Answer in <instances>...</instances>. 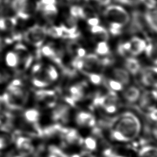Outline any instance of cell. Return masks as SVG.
Listing matches in <instances>:
<instances>
[{"label": "cell", "instance_id": "cell-20", "mask_svg": "<svg viewBox=\"0 0 157 157\" xmlns=\"http://www.w3.org/2000/svg\"><path fill=\"white\" fill-rule=\"evenodd\" d=\"M103 83L112 91H120L123 89V85L116 80L104 78Z\"/></svg>", "mask_w": 157, "mask_h": 157}, {"label": "cell", "instance_id": "cell-12", "mask_svg": "<svg viewBox=\"0 0 157 157\" xmlns=\"http://www.w3.org/2000/svg\"><path fill=\"white\" fill-rule=\"evenodd\" d=\"M145 21L152 32L155 33L157 29V16L155 9H150L144 13Z\"/></svg>", "mask_w": 157, "mask_h": 157}, {"label": "cell", "instance_id": "cell-23", "mask_svg": "<svg viewBox=\"0 0 157 157\" xmlns=\"http://www.w3.org/2000/svg\"><path fill=\"white\" fill-rule=\"evenodd\" d=\"M95 52L99 55H107L110 52L109 47L106 41H100L98 43Z\"/></svg>", "mask_w": 157, "mask_h": 157}, {"label": "cell", "instance_id": "cell-38", "mask_svg": "<svg viewBox=\"0 0 157 157\" xmlns=\"http://www.w3.org/2000/svg\"><path fill=\"white\" fill-rule=\"evenodd\" d=\"M4 76L0 74V83H1L2 81H4Z\"/></svg>", "mask_w": 157, "mask_h": 157}, {"label": "cell", "instance_id": "cell-27", "mask_svg": "<svg viewBox=\"0 0 157 157\" xmlns=\"http://www.w3.org/2000/svg\"><path fill=\"white\" fill-rule=\"evenodd\" d=\"M40 54H42L45 56L49 58L52 60L55 55V48L54 47L50 45H44L41 48Z\"/></svg>", "mask_w": 157, "mask_h": 157}, {"label": "cell", "instance_id": "cell-4", "mask_svg": "<svg viewBox=\"0 0 157 157\" xmlns=\"http://www.w3.org/2000/svg\"><path fill=\"white\" fill-rule=\"evenodd\" d=\"M156 67H147L141 71L140 80L143 85L145 86H156Z\"/></svg>", "mask_w": 157, "mask_h": 157}, {"label": "cell", "instance_id": "cell-5", "mask_svg": "<svg viewBox=\"0 0 157 157\" xmlns=\"http://www.w3.org/2000/svg\"><path fill=\"white\" fill-rule=\"evenodd\" d=\"M36 9L41 10L44 18L48 23L53 22L55 20L58 13V9L55 4L40 5L38 2L36 4Z\"/></svg>", "mask_w": 157, "mask_h": 157}, {"label": "cell", "instance_id": "cell-35", "mask_svg": "<svg viewBox=\"0 0 157 157\" xmlns=\"http://www.w3.org/2000/svg\"><path fill=\"white\" fill-rule=\"evenodd\" d=\"M39 3L40 5L55 4L56 3V0H40Z\"/></svg>", "mask_w": 157, "mask_h": 157}, {"label": "cell", "instance_id": "cell-6", "mask_svg": "<svg viewBox=\"0 0 157 157\" xmlns=\"http://www.w3.org/2000/svg\"><path fill=\"white\" fill-rule=\"evenodd\" d=\"M82 59L83 62L82 72L92 71L101 66L100 59L96 54L90 53L85 55Z\"/></svg>", "mask_w": 157, "mask_h": 157}, {"label": "cell", "instance_id": "cell-1", "mask_svg": "<svg viewBox=\"0 0 157 157\" xmlns=\"http://www.w3.org/2000/svg\"><path fill=\"white\" fill-rule=\"evenodd\" d=\"M113 121V129L120 132L126 141L136 137L140 129L138 118L131 113H126Z\"/></svg>", "mask_w": 157, "mask_h": 157}, {"label": "cell", "instance_id": "cell-13", "mask_svg": "<svg viewBox=\"0 0 157 157\" xmlns=\"http://www.w3.org/2000/svg\"><path fill=\"white\" fill-rule=\"evenodd\" d=\"M91 33L94 35V37L101 41H107L109 37L108 31L103 26L96 25L90 28Z\"/></svg>", "mask_w": 157, "mask_h": 157}, {"label": "cell", "instance_id": "cell-29", "mask_svg": "<svg viewBox=\"0 0 157 157\" xmlns=\"http://www.w3.org/2000/svg\"><path fill=\"white\" fill-rule=\"evenodd\" d=\"M84 143L86 147L90 150H94L96 148V142L92 137H87L84 140Z\"/></svg>", "mask_w": 157, "mask_h": 157}, {"label": "cell", "instance_id": "cell-26", "mask_svg": "<svg viewBox=\"0 0 157 157\" xmlns=\"http://www.w3.org/2000/svg\"><path fill=\"white\" fill-rule=\"evenodd\" d=\"M45 72L51 82L56 80L58 77V74L56 69L52 65H48L44 68Z\"/></svg>", "mask_w": 157, "mask_h": 157}, {"label": "cell", "instance_id": "cell-9", "mask_svg": "<svg viewBox=\"0 0 157 157\" xmlns=\"http://www.w3.org/2000/svg\"><path fill=\"white\" fill-rule=\"evenodd\" d=\"M130 43V54L132 56H137L140 55L144 51L146 47V42L139 37H133L129 41Z\"/></svg>", "mask_w": 157, "mask_h": 157}, {"label": "cell", "instance_id": "cell-8", "mask_svg": "<svg viewBox=\"0 0 157 157\" xmlns=\"http://www.w3.org/2000/svg\"><path fill=\"white\" fill-rule=\"evenodd\" d=\"M36 97L39 101H44L48 106L55 105L56 96L54 91L52 90H39L36 93Z\"/></svg>", "mask_w": 157, "mask_h": 157}, {"label": "cell", "instance_id": "cell-2", "mask_svg": "<svg viewBox=\"0 0 157 157\" xmlns=\"http://www.w3.org/2000/svg\"><path fill=\"white\" fill-rule=\"evenodd\" d=\"M103 15L109 24L115 23L124 27L130 21L129 13L119 5L112 4L107 6L103 11Z\"/></svg>", "mask_w": 157, "mask_h": 157}, {"label": "cell", "instance_id": "cell-41", "mask_svg": "<svg viewBox=\"0 0 157 157\" xmlns=\"http://www.w3.org/2000/svg\"><path fill=\"white\" fill-rule=\"evenodd\" d=\"M1 103H2V101H1V96H0V105H1Z\"/></svg>", "mask_w": 157, "mask_h": 157}, {"label": "cell", "instance_id": "cell-43", "mask_svg": "<svg viewBox=\"0 0 157 157\" xmlns=\"http://www.w3.org/2000/svg\"><path fill=\"white\" fill-rule=\"evenodd\" d=\"M1 0H0V2H1Z\"/></svg>", "mask_w": 157, "mask_h": 157}, {"label": "cell", "instance_id": "cell-25", "mask_svg": "<svg viewBox=\"0 0 157 157\" xmlns=\"http://www.w3.org/2000/svg\"><path fill=\"white\" fill-rule=\"evenodd\" d=\"M84 73L88 77L90 81L93 84L100 85L103 83L104 78L101 75L97 73H93L92 72H86Z\"/></svg>", "mask_w": 157, "mask_h": 157}, {"label": "cell", "instance_id": "cell-31", "mask_svg": "<svg viewBox=\"0 0 157 157\" xmlns=\"http://www.w3.org/2000/svg\"><path fill=\"white\" fill-rule=\"evenodd\" d=\"M110 136L111 138L113 140H117V141H123V142H126V140L124 137V136L118 131H115V130H112L110 132Z\"/></svg>", "mask_w": 157, "mask_h": 157}, {"label": "cell", "instance_id": "cell-39", "mask_svg": "<svg viewBox=\"0 0 157 157\" xmlns=\"http://www.w3.org/2000/svg\"><path fill=\"white\" fill-rule=\"evenodd\" d=\"M71 157H80V155H72Z\"/></svg>", "mask_w": 157, "mask_h": 157}, {"label": "cell", "instance_id": "cell-14", "mask_svg": "<svg viewBox=\"0 0 157 157\" xmlns=\"http://www.w3.org/2000/svg\"><path fill=\"white\" fill-rule=\"evenodd\" d=\"M124 65L128 72L133 75H136L140 71V64L139 61L135 58L128 56L126 58Z\"/></svg>", "mask_w": 157, "mask_h": 157}, {"label": "cell", "instance_id": "cell-37", "mask_svg": "<svg viewBox=\"0 0 157 157\" xmlns=\"http://www.w3.org/2000/svg\"><path fill=\"white\" fill-rule=\"evenodd\" d=\"M87 1H88V0H87ZM93 1L98 2L101 4H107L110 1V0H93Z\"/></svg>", "mask_w": 157, "mask_h": 157}, {"label": "cell", "instance_id": "cell-24", "mask_svg": "<svg viewBox=\"0 0 157 157\" xmlns=\"http://www.w3.org/2000/svg\"><path fill=\"white\" fill-rule=\"evenodd\" d=\"M139 156L140 157H156V148L151 146L145 147L140 150Z\"/></svg>", "mask_w": 157, "mask_h": 157}, {"label": "cell", "instance_id": "cell-30", "mask_svg": "<svg viewBox=\"0 0 157 157\" xmlns=\"http://www.w3.org/2000/svg\"><path fill=\"white\" fill-rule=\"evenodd\" d=\"M12 138L6 135H0V150L6 147L11 142Z\"/></svg>", "mask_w": 157, "mask_h": 157}, {"label": "cell", "instance_id": "cell-34", "mask_svg": "<svg viewBox=\"0 0 157 157\" xmlns=\"http://www.w3.org/2000/svg\"><path fill=\"white\" fill-rule=\"evenodd\" d=\"M104 109L107 113H113L116 111L117 107L116 105H109L104 107Z\"/></svg>", "mask_w": 157, "mask_h": 157}, {"label": "cell", "instance_id": "cell-7", "mask_svg": "<svg viewBox=\"0 0 157 157\" xmlns=\"http://www.w3.org/2000/svg\"><path fill=\"white\" fill-rule=\"evenodd\" d=\"M16 147L22 156H27L31 154L34 151V147L29 139L23 136L17 138Z\"/></svg>", "mask_w": 157, "mask_h": 157}, {"label": "cell", "instance_id": "cell-28", "mask_svg": "<svg viewBox=\"0 0 157 157\" xmlns=\"http://www.w3.org/2000/svg\"><path fill=\"white\" fill-rule=\"evenodd\" d=\"M69 13H70V15L75 18L76 19H78V18L83 19L82 6H71L69 10Z\"/></svg>", "mask_w": 157, "mask_h": 157}, {"label": "cell", "instance_id": "cell-16", "mask_svg": "<svg viewBox=\"0 0 157 157\" xmlns=\"http://www.w3.org/2000/svg\"><path fill=\"white\" fill-rule=\"evenodd\" d=\"M123 96L128 102H134L139 98L140 91L137 87L130 86L124 92Z\"/></svg>", "mask_w": 157, "mask_h": 157}, {"label": "cell", "instance_id": "cell-21", "mask_svg": "<svg viewBox=\"0 0 157 157\" xmlns=\"http://www.w3.org/2000/svg\"><path fill=\"white\" fill-rule=\"evenodd\" d=\"M80 47H81V46L78 44V42L74 40V39H72L71 40L69 41L66 44L67 52L71 56H74V58L75 57L76 53Z\"/></svg>", "mask_w": 157, "mask_h": 157}, {"label": "cell", "instance_id": "cell-32", "mask_svg": "<svg viewBox=\"0 0 157 157\" xmlns=\"http://www.w3.org/2000/svg\"><path fill=\"white\" fill-rule=\"evenodd\" d=\"M140 2H142L146 7L149 9H155L156 7V0H140Z\"/></svg>", "mask_w": 157, "mask_h": 157}, {"label": "cell", "instance_id": "cell-3", "mask_svg": "<svg viewBox=\"0 0 157 157\" xmlns=\"http://www.w3.org/2000/svg\"><path fill=\"white\" fill-rule=\"evenodd\" d=\"M47 36L46 28L39 25H35L28 28L24 33L25 40L40 51V48Z\"/></svg>", "mask_w": 157, "mask_h": 157}, {"label": "cell", "instance_id": "cell-11", "mask_svg": "<svg viewBox=\"0 0 157 157\" xmlns=\"http://www.w3.org/2000/svg\"><path fill=\"white\" fill-rule=\"evenodd\" d=\"M76 121L80 126H93L95 124L94 117L91 114L85 112H81L77 114Z\"/></svg>", "mask_w": 157, "mask_h": 157}, {"label": "cell", "instance_id": "cell-17", "mask_svg": "<svg viewBox=\"0 0 157 157\" xmlns=\"http://www.w3.org/2000/svg\"><path fill=\"white\" fill-rule=\"evenodd\" d=\"M6 64L11 68H16L19 64V58L15 51L8 52L5 56Z\"/></svg>", "mask_w": 157, "mask_h": 157}, {"label": "cell", "instance_id": "cell-42", "mask_svg": "<svg viewBox=\"0 0 157 157\" xmlns=\"http://www.w3.org/2000/svg\"><path fill=\"white\" fill-rule=\"evenodd\" d=\"M113 157H123V156H114Z\"/></svg>", "mask_w": 157, "mask_h": 157}, {"label": "cell", "instance_id": "cell-36", "mask_svg": "<svg viewBox=\"0 0 157 157\" xmlns=\"http://www.w3.org/2000/svg\"><path fill=\"white\" fill-rule=\"evenodd\" d=\"M80 0H63V2L67 4H74L78 3Z\"/></svg>", "mask_w": 157, "mask_h": 157}, {"label": "cell", "instance_id": "cell-22", "mask_svg": "<svg viewBox=\"0 0 157 157\" xmlns=\"http://www.w3.org/2000/svg\"><path fill=\"white\" fill-rule=\"evenodd\" d=\"M47 35L53 38H59L62 37L63 31L60 26H52L46 28Z\"/></svg>", "mask_w": 157, "mask_h": 157}, {"label": "cell", "instance_id": "cell-33", "mask_svg": "<svg viewBox=\"0 0 157 157\" xmlns=\"http://www.w3.org/2000/svg\"><path fill=\"white\" fill-rule=\"evenodd\" d=\"M87 20V23L89 26H94L96 25H98L99 23V19L98 17H91L90 18L86 19Z\"/></svg>", "mask_w": 157, "mask_h": 157}, {"label": "cell", "instance_id": "cell-10", "mask_svg": "<svg viewBox=\"0 0 157 157\" xmlns=\"http://www.w3.org/2000/svg\"><path fill=\"white\" fill-rule=\"evenodd\" d=\"M112 74L116 80L122 85H128L130 82L129 72L121 67H115L112 70Z\"/></svg>", "mask_w": 157, "mask_h": 157}, {"label": "cell", "instance_id": "cell-15", "mask_svg": "<svg viewBox=\"0 0 157 157\" xmlns=\"http://www.w3.org/2000/svg\"><path fill=\"white\" fill-rule=\"evenodd\" d=\"M17 23L16 17H0V30L3 31L11 30L14 28Z\"/></svg>", "mask_w": 157, "mask_h": 157}, {"label": "cell", "instance_id": "cell-19", "mask_svg": "<svg viewBox=\"0 0 157 157\" xmlns=\"http://www.w3.org/2000/svg\"><path fill=\"white\" fill-rule=\"evenodd\" d=\"M23 116L27 122L35 124L39 120V113L35 109H29L25 112Z\"/></svg>", "mask_w": 157, "mask_h": 157}, {"label": "cell", "instance_id": "cell-18", "mask_svg": "<svg viewBox=\"0 0 157 157\" xmlns=\"http://www.w3.org/2000/svg\"><path fill=\"white\" fill-rule=\"evenodd\" d=\"M144 51L145 52L146 55L150 58L152 62L156 65V45L155 43L149 42L146 45Z\"/></svg>", "mask_w": 157, "mask_h": 157}, {"label": "cell", "instance_id": "cell-40", "mask_svg": "<svg viewBox=\"0 0 157 157\" xmlns=\"http://www.w3.org/2000/svg\"><path fill=\"white\" fill-rule=\"evenodd\" d=\"M13 157H25V156H22V155H15V156H14Z\"/></svg>", "mask_w": 157, "mask_h": 157}]
</instances>
